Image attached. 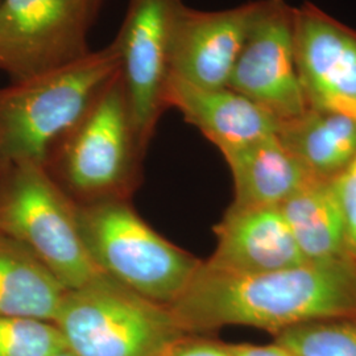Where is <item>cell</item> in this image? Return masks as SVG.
Instances as JSON below:
<instances>
[{"label":"cell","mask_w":356,"mask_h":356,"mask_svg":"<svg viewBox=\"0 0 356 356\" xmlns=\"http://www.w3.org/2000/svg\"><path fill=\"white\" fill-rule=\"evenodd\" d=\"M280 211L306 263L350 259L343 206L335 181H309L281 204Z\"/></svg>","instance_id":"obj_15"},{"label":"cell","mask_w":356,"mask_h":356,"mask_svg":"<svg viewBox=\"0 0 356 356\" xmlns=\"http://www.w3.org/2000/svg\"><path fill=\"white\" fill-rule=\"evenodd\" d=\"M66 347L51 321L31 317H0V356H53Z\"/></svg>","instance_id":"obj_19"},{"label":"cell","mask_w":356,"mask_h":356,"mask_svg":"<svg viewBox=\"0 0 356 356\" xmlns=\"http://www.w3.org/2000/svg\"><path fill=\"white\" fill-rule=\"evenodd\" d=\"M53 322L76 356H154L186 335L168 306L104 273L66 291Z\"/></svg>","instance_id":"obj_5"},{"label":"cell","mask_w":356,"mask_h":356,"mask_svg":"<svg viewBox=\"0 0 356 356\" xmlns=\"http://www.w3.org/2000/svg\"><path fill=\"white\" fill-rule=\"evenodd\" d=\"M229 88L263 107L280 126L309 108L297 66L294 7L285 0H259Z\"/></svg>","instance_id":"obj_9"},{"label":"cell","mask_w":356,"mask_h":356,"mask_svg":"<svg viewBox=\"0 0 356 356\" xmlns=\"http://www.w3.org/2000/svg\"><path fill=\"white\" fill-rule=\"evenodd\" d=\"M182 0H128L114 40L136 139L145 149L164 111L170 54Z\"/></svg>","instance_id":"obj_8"},{"label":"cell","mask_w":356,"mask_h":356,"mask_svg":"<svg viewBox=\"0 0 356 356\" xmlns=\"http://www.w3.org/2000/svg\"><path fill=\"white\" fill-rule=\"evenodd\" d=\"M234 179L236 207H280L314 179L277 135L223 154Z\"/></svg>","instance_id":"obj_14"},{"label":"cell","mask_w":356,"mask_h":356,"mask_svg":"<svg viewBox=\"0 0 356 356\" xmlns=\"http://www.w3.org/2000/svg\"><path fill=\"white\" fill-rule=\"evenodd\" d=\"M65 289L24 245L0 234V317L54 321Z\"/></svg>","instance_id":"obj_17"},{"label":"cell","mask_w":356,"mask_h":356,"mask_svg":"<svg viewBox=\"0 0 356 356\" xmlns=\"http://www.w3.org/2000/svg\"><path fill=\"white\" fill-rule=\"evenodd\" d=\"M0 234L24 245L66 291L102 275L83 242L76 204L45 165L24 163L0 170Z\"/></svg>","instance_id":"obj_4"},{"label":"cell","mask_w":356,"mask_h":356,"mask_svg":"<svg viewBox=\"0 0 356 356\" xmlns=\"http://www.w3.org/2000/svg\"><path fill=\"white\" fill-rule=\"evenodd\" d=\"M184 334L248 326L275 335L300 323L356 316V261L302 263L264 273H241L202 261L168 306Z\"/></svg>","instance_id":"obj_1"},{"label":"cell","mask_w":356,"mask_h":356,"mask_svg":"<svg viewBox=\"0 0 356 356\" xmlns=\"http://www.w3.org/2000/svg\"><path fill=\"white\" fill-rule=\"evenodd\" d=\"M294 26L309 107L356 119V29L312 3L294 7Z\"/></svg>","instance_id":"obj_10"},{"label":"cell","mask_w":356,"mask_h":356,"mask_svg":"<svg viewBox=\"0 0 356 356\" xmlns=\"http://www.w3.org/2000/svg\"><path fill=\"white\" fill-rule=\"evenodd\" d=\"M101 0H0V70L13 81L38 76L89 53Z\"/></svg>","instance_id":"obj_7"},{"label":"cell","mask_w":356,"mask_h":356,"mask_svg":"<svg viewBox=\"0 0 356 356\" xmlns=\"http://www.w3.org/2000/svg\"><path fill=\"white\" fill-rule=\"evenodd\" d=\"M76 216L95 267L157 304L172 305L202 263L166 241L122 197L76 204Z\"/></svg>","instance_id":"obj_3"},{"label":"cell","mask_w":356,"mask_h":356,"mask_svg":"<svg viewBox=\"0 0 356 356\" xmlns=\"http://www.w3.org/2000/svg\"><path fill=\"white\" fill-rule=\"evenodd\" d=\"M229 348L232 356H297L276 341L270 344H229Z\"/></svg>","instance_id":"obj_22"},{"label":"cell","mask_w":356,"mask_h":356,"mask_svg":"<svg viewBox=\"0 0 356 356\" xmlns=\"http://www.w3.org/2000/svg\"><path fill=\"white\" fill-rule=\"evenodd\" d=\"M277 136L314 179L337 181L355 159L356 119L347 115L309 107Z\"/></svg>","instance_id":"obj_16"},{"label":"cell","mask_w":356,"mask_h":356,"mask_svg":"<svg viewBox=\"0 0 356 356\" xmlns=\"http://www.w3.org/2000/svg\"><path fill=\"white\" fill-rule=\"evenodd\" d=\"M53 356H76L69 350V348H65L63 351H60V353H57V354H54Z\"/></svg>","instance_id":"obj_23"},{"label":"cell","mask_w":356,"mask_h":356,"mask_svg":"<svg viewBox=\"0 0 356 356\" xmlns=\"http://www.w3.org/2000/svg\"><path fill=\"white\" fill-rule=\"evenodd\" d=\"M141 153L119 72L56 147L47 166L60 165L66 185L94 201L122 197L120 191L129 182Z\"/></svg>","instance_id":"obj_6"},{"label":"cell","mask_w":356,"mask_h":356,"mask_svg":"<svg viewBox=\"0 0 356 356\" xmlns=\"http://www.w3.org/2000/svg\"><path fill=\"white\" fill-rule=\"evenodd\" d=\"M343 206L347 229V256L356 261V156L351 165L335 181Z\"/></svg>","instance_id":"obj_20"},{"label":"cell","mask_w":356,"mask_h":356,"mask_svg":"<svg viewBox=\"0 0 356 356\" xmlns=\"http://www.w3.org/2000/svg\"><path fill=\"white\" fill-rule=\"evenodd\" d=\"M170 346H172V344H170ZM170 346H169V347H170ZM169 347H168V348H165L164 351H161V353H159L157 355L154 356H169Z\"/></svg>","instance_id":"obj_24"},{"label":"cell","mask_w":356,"mask_h":356,"mask_svg":"<svg viewBox=\"0 0 356 356\" xmlns=\"http://www.w3.org/2000/svg\"><path fill=\"white\" fill-rule=\"evenodd\" d=\"M216 245L207 264L241 272L264 273L306 263L280 207L229 206L214 227Z\"/></svg>","instance_id":"obj_12"},{"label":"cell","mask_w":356,"mask_h":356,"mask_svg":"<svg viewBox=\"0 0 356 356\" xmlns=\"http://www.w3.org/2000/svg\"><path fill=\"white\" fill-rule=\"evenodd\" d=\"M259 0L223 11L182 6L170 54V76L202 89L229 88Z\"/></svg>","instance_id":"obj_11"},{"label":"cell","mask_w":356,"mask_h":356,"mask_svg":"<svg viewBox=\"0 0 356 356\" xmlns=\"http://www.w3.org/2000/svg\"><path fill=\"white\" fill-rule=\"evenodd\" d=\"M164 102L165 107L179 111L222 154L277 135L280 128L263 107L229 88L202 89L169 76Z\"/></svg>","instance_id":"obj_13"},{"label":"cell","mask_w":356,"mask_h":356,"mask_svg":"<svg viewBox=\"0 0 356 356\" xmlns=\"http://www.w3.org/2000/svg\"><path fill=\"white\" fill-rule=\"evenodd\" d=\"M120 72L114 41L73 63L0 89V170L49 161L102 90Z\"/></svg>","instance_id":"obj_2"},{"label":"cell","mask_w":356,"mask_h":356,"mask_svg":"<svg viewBox=\"0 0 356 356\" xmlns=\"http://www.w3.org/2000/svg\"><path fill=\"white\" fill-rule=\"evenodd\" d=\"M169 356H232L229 343L204 334H186L169 347Z\"/></svg>","instance_id":"obj_21"},{"label":"cell","mask_w":356,"mask_h":356,"mask_svg":"<svg viewBox=\"0 0 356 356\" xmlns=\"http://www.w3.org/2000/svg\"><path fill=\"white\" fill-rule=\"evenodd\" d=\"M273 339L297 356H356V316L300 323Z\"/></svg>","instance_id":"obj_18"}]
</instances>
